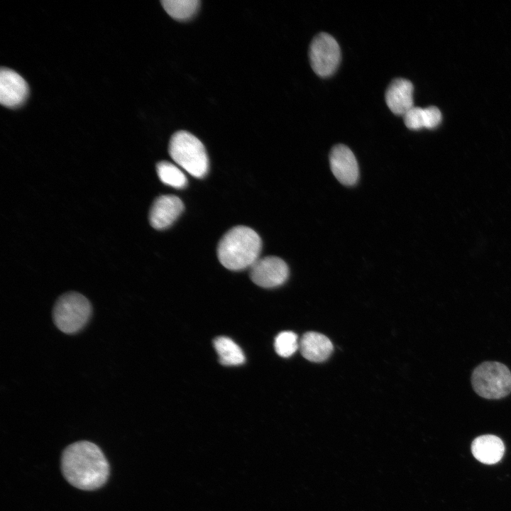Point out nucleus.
I'll return each instance as SVG.
<instances>
[{
    "label": "nucleus",
    "mask_w": 511,
    "mask_h": 511,
    "mask_svg": "<svg viewBox=\"0 0 511 511\" xmlns=\"http://www.w3.org/2000/svg\"><path fill=\"white\" fill-rule=\"evenodd\" d=\"M299 348L302 355L308 361L322 362L326 360L333 351V344L324 335L309 331L301 339Z\"/></svg>",
    "instance_id": "13"
},
{
    "label": "nucleus",
    "mask_w": 511,
    "mask_h": 511,
    "mask_svg": "<svg viewBox=\"0 0 511 511\" xmlns=\"http://www.w3.org/2000/svg\"><path fill=\"white\" fill-rule=\"evenodd\" d=\"M184 210L182 201L175 195H161L153 202L149 212V221L155 229L170 226Z\"/></svg>",
    "instance_id": "9"
},
{
    "label": "nucleus",
    "mask_w": 511,
    "mask_h": 511,
    "mask_svg": "<svg viewBox=\"0 0 511 511\" xmlns=\"http://www.w3.org/2000/svg\"><path fill=\"white\" fill-rule=\"evenodd\" d=\"M159 179L165 185L175 188H183L187 185V180L185 174L174 164L161 161L156 165Z\"/></svg>",
    "instance_id": "16"
},
{
    "label": "nucleus",
    "mask_w": 511,
    "mask_h": 511,
    "mask_svg": "<svg viewBox=\"0 0 511 511\" xmlns=\"http://www.w3.org/2000/svg\"><path fill=\"white\" fill-rule=\"evenodd\" d=\"M471 451L478 461L492 465L501 460L505 452V446L499 437L485 434L479 436L473 441Z\"/></svg>",
    "instance_id": "12"
},
{
    "label": "nucleus",
    "mask_w": 511,
    "mask_h": 511,
    "mask_svg": "<svg viewBox=\"0 0 511 511\" xmlns=\"http://www.w3.org/2000/svg\"><path fill=\"white\" fill-rule=\"evenodd\" d=\"M28 94V84L20 75L6 67L1 69L0 102L3 106L17 107L25 101Z\"/></svg>",
    "instance_id": "10"
},
{
    "label": "nucleus",
    "mask_w": 511,
    "mask_h": 511,
    "mask_svg": "<svg viewBox=\"0 0 511 511\" xmlns=\"http://www.w3.org/2000/svg\"><path fill=\"white\" fill-rule=\"evenodd\" d=\"M92 305L87 297L77 292H69L56 301L53 319L61 331L72 334L82 329L92 315Z\"/></svg>",
    "instance_id": "4"
},
{
    "label": "nucleus",
    "mask_w": 511,
    "mask_h": 511,
    "mask_svg": "<svg viewBox=\"0 0 511 511\" xmlns=\"http://www.w3.org/2000/svg\"><path fill=\"white\" fill-rule=\"evenodd\" d=\"M61 469L65 478L74 487L93 490L101 487L109 475L108 461L94 443L80 441L63 451Z\"/></svg>",
    "instance_id": "1"
},
{
    "label": "nucleus",
    "mask_w": 511,
    "mask_h": 511,
    "mask_svg": "<svg viewBox=\"0 0 511 511\" xmlns=\"http://www.w3.org/2000/svg\"><path fill=\"white\" fill-rule=\"evenodd\" d=\"M331 170L340 183L346 186L354 185L359 177L356 158L351 149L338 144L332 148L329 155Z\"/></svg>",
    "instance_id": "8"
},
{
    "label": "nucleus",
    "mask_w": 511,
    "mask_h": 511,
    "mask_svg": "<svg viewBox=\"0 0 511 511\" xmlns=\"http://www.w3.org/2000/svg\"><path fill=\"white\" fill-rule=\"evenodd\" d=\"M250 278L257 285L273 288L282 285L289 277L286 263L276 256L258 258L250 268Z\"/></svg>",
    "instance_id": "7"
},
{
    "label": "nucleus",
    "mask_w": 511,
    "mask_h": 511,
    "mask_svg": "<svg viewBox=\"0 0 511 511\" xmlns=\"http://www.w3.org/2000/svg\"><path fill=\"white\" fill-rule=\"evenodd\" d=\"M405 126L412 130L424 127V111L420 107L413 106L404 116Z\"/></svg>",
    "instance_id": "18"
},
{
    "label": "nucleus",
    "mask_w": 511,
    "mask_h": 511,
    "mask_svg": "<svg viewBox=\"0 0 511 511\" xmlns=\"http://www.w3.org/2000/svg\"><path fill=\"white\" fill-rule=\"evenodd\" d=\"M424 127L427 128H436L441 121V114L435 106H429L423 109Z\"/></svg>",
    "instance_id": "19"
},
{
    "label": "nucleus",
    "mask_w": 511,
    "mask_h": 511,
    "mask_svg": "<svg viewBox=\"0 0 511 511\" xmlns=\"http://www.w3.org/2000/svg\"><path fill=\"white\" fill-rule=\"evenodd\" d=\"M168 150L172 160L191 175L202 178L207 174V153L202 143L192 133L185 131L174 133Z\"/></svg>",
    "instance_id": "3"
},
{
    "label": "nucleus",
    "mask_w": 511,
    "mask_h": 511,
    "mask_svg": "<svg viewBox=\"0 0 511 511\" xmlns=\"http://www.w3.org/2000/svg\"><path fill=\"white\" fill-rule=\"evenodd\" d=\"M160 2L166 12L178 21L190 18L199 6L198 0H163Z\"/></svg>",
    "instance_id": "15"
},
{
    "label": "nucleus",
    "mask_w": 511,
    "mask_h": 511,
    "mask_svg": "<svg viewBox=\"0 0 511 511\" xmlns=\"http://www.w3.org/2000/svg\"><path fill=\"white\" fill-rule=\"evenodd\" d=\"M309 56L314 72L326 77L336 70L341 59V51L337 41L326 33L317 35L309 45Z\"/></svg>",
    "instance_id": "6"
},
{
    "label": "nucleus",
    "mask_w": 511,
    "mask_h": 511,
    "mask_svg": "<svg viewBox=\"0 0 511 511\" xmlns=\"http://www.w3.org/2000/svg\"><path fill=\"white\" fill-rule=\"evenodd\" d=\"M385 101L393 114L404 116L414 106L411 82L403 78L392 80L385 92Z\"/></svg>",
    "instance_id": "11"
},
{
    "label": "nucleus",
    "mask_w": 511,
    "mask_h": 511,
    "mask_svg": "<svg viewBox=\"0 0 511 511\" xmlns=\"http://www.w3.org/2000/svg\"><path fill=\"white\" fill-rule=\"evenodd\" d=\"M471 383L478 395L486 399H500L511 392V373L501 363L484 362L473 371Z\"/></svg>",
    "instance_id": "5"
},
{
    "label": "nucleus",
    "mask_w": 511,
    "mask_h": 511,
    "mask_svg": "<svg viewBox=\"0 0 511 511\" xmlns=\"http://www.w3.org/2000/svg\"><path fill=\"white\" fill-rule=\"evenodd\" d=\"M262 241L252 229L237 226L229 230L220 239L217 257L222 265L231 270H241L259 258Z\"/></svg>",
    "instance_id": "2"
},
{
    "label": "nucleus",
    "mask_w": 511,
    "mask_h": 511,
    "mask_svg": "<svg viewBox=\"0 0 511 511\" xmlns=\"http://www.w3.org/2000/svg\"><path fill=\"white\" fill-rule=\"evenodd\" d=\"M219 361L225 366H238L245 361L241 348L231 339L225 336L217 337L214 341Z\"/></svg>",
    "instance_id": "14"
},
{
    "label": "nucleus",
    "mask_w": 511,
    "mask_h": 511,
    "mask_svg": "<svg viewBox=\"0 0 511 511\" xmlns=\"http://www.w3.org/2000/svg\"><path fill=\"white\" fill-rule=\"evenodd\" d=\"M298 348L297 336L292 331H282L275 339V351L281 357L291 356Z\"/></svg>",
    "instance_id": "17"
}]
</instances>
